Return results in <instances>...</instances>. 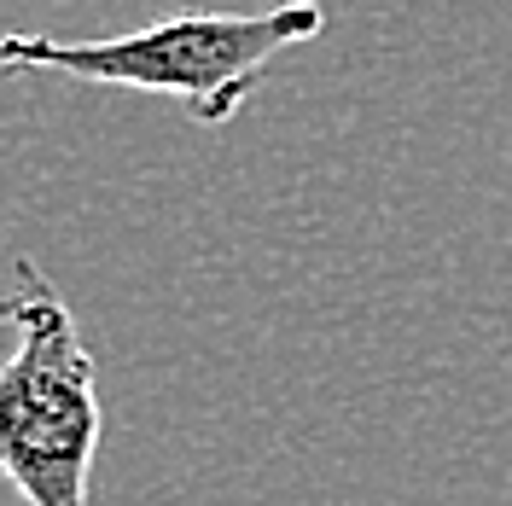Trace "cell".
Here are the masks:
<instances>
[{
    "label": "cell",
    "mask_w": 512,
    "mask_h": 506,
    "mask_svg": "<svg viewBox=\"0 0 512 506\" xmlns=\"http://www.w3.org/2000/svg\"><path fill=\"white\" fill-rule=\"evenodd\" d=\"M0 320L18 332L12 355L0 361V477L24 495V506H94V349L82 344L59 285L24 256L12 262V297H0Z\"/></svg>",
    "instance_id": "obj_2"
},
{
    "label": "cell",
    "mask_w": 512,
    "mask_h": 506,
    "mask_svg": "<svg viewBox=\"0 0 512 506\" xmlns=\"http://www.w3.org/2000/svg\"><path fill=\"white\" fill-rule=\"evenodd\" d=\"M326 30L320 0H286L268 12H169L146 30L105 41L53 35H0V70L76 76L94 88H140L181 99L198 123H227L262 88L268 64Z\"/></svg>",
    "instance_id": "obj_1"
}]
</instances>
